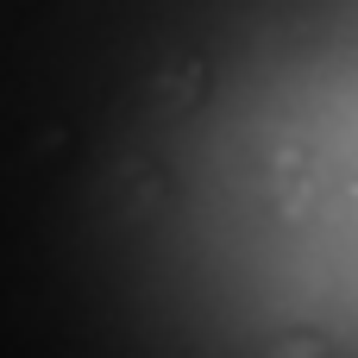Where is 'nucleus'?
Instances as JSON below:
<instances>
[]
</instances>
